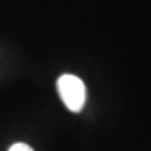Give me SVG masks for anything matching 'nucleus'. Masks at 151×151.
Listing matches in <instances>:
<instances>
[{"mask_svg": "<svg viewBox=\"0 0 151 151\" xmlns=\"http://www.w3.org/2000/svg\"><path fill=\"white\" fill-rule=\"evenodd\" d=\"M9 151H34V150L25 143H16V144H13L10 147Z\"/></svg>", "mask_w": 151, "mask_h": 151, "instance_id": "obj_2", "label": "nucleus"}, {"mask_svg": "<svg viewBox=\"0 0 151 151\" xmlns=\"http://www.w3.org/2000/svg\"><path fill=\"white\" fill-rule=\"evenodd\" d=\"M58 91L62 101L71 112H80L86 104V86L81 78L73 74H63L58 80Z\"/></svg>", "mask_w": 151, "mask_h": 151, "instance_id": "obj_1", "label": "nucleus"}]
</instances>
